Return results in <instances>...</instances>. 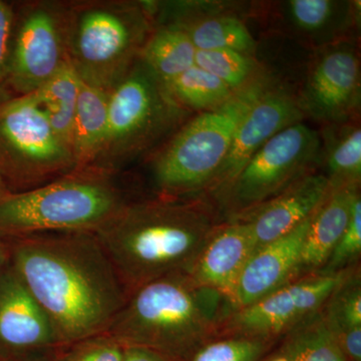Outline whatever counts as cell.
<instances>
[{"instance_id": "4dcf8cb0", "label": "cell", "mask_w": 361, "mask_h": 361, "mask_svg": "<svg viewBox=\"0 0 361 361\" xmlns=\"http://www.w3.org/2000/svg\"><path fill=\"white\" fill-rule=\"evenodd\" d=\"M361 253V200L357 197L345 231L317 274L331 275L350 268Z\"/></svg>"}, {"instance_id": "5b68a950", "label": "cell", "mask_w": 361, "mask_h": 361, "mask_svg": "<svg viewBox=\"0 0 361 361\" xmlns=\"http://www.w3.org/2000/svg\"><path fill=\"white\" fill-rule=\"evenodd\" d=\"M155 4H68L66 54L80 82L111 92L140 59L155 27Z\"/></svg>"}, {"instance_id": "7c38bea8", "label": "cell", "mask_w": 361, "mask_h": 361, "mask_svg": "<svg viewBox=\"0 0 361 361\" xmlns=\"http://www.w3.org/2000/svg\"><path fill=\"white\" fill-rule=\"evenodd\" d=\"M360 59L348 42L323 47L308 68L297 103L324 126L353 121L360 104Z\"/></svg>"}, {"instance_id": "ba28073f", "label": "cell", "mask_w": 361, "mask_h": 361, "mask_svg": "<svg viewBox=\"0 0 361 361\" xmlns=\"http://www.w3.org/2000/svg\"><path fill=\"white\" fill-rule=\"evenodd\" d=\"M73 170V152L52 129L35 92L0 104V176L7 188L28 191Z\"/></svg>"}, {"instance_id": "836d02e7", "label": "cell", "mask_w": 361, "mask_h": 361, "mask_svg": "<svg viewBox=\"0 0 361 361\" xmlns=\"http://www.w3.org/2000/svg\"><path fill=\"white\" fill-rule=\"evenodd\" d=\"M11 261V243L9 240L0 238V274Z\"/></svg>"}, {"instance_id": "83f0119b", "label": "cell", "mask_w": 361, "mask_h": 361, "mask_svg": "<svg viewBox=\"0 0 361 361\" xmlns=\"http://www.w3.org/2000/svg\"><path fill=\"white\" fill-rule=\"evenodd\" d=\"M195 65L219 78L235 92L264 78L253 56L229 49L197 51Z\"/></svg>"}, {"instance_id": "6da1fadb", "label": "cell", "mask_w": 361, "mask_h": 361, "mask_svg": "<svg viewBox=\"0 0 361 361\" xmlns=\"http://www.w3.org/2000/svg\"><path fill=\"white\" fill-rule=\"evenodd\" d=\"M8 240L11 267L49 317L61 345L108 331L128 294L94 233Z\"/></svg>"}, {"instance_id": "f1b7e54d", "label": "cell", "mask_w": 361, "mask_h": 361, "mask_svg": "<svg viewBox=\"0 0 361 361\" xmlns=\"http://www.w3.org/2000/svg\"><path fill=\"white\" fill-rule=\"evenodd\" d=\"M273 343L257 337H216L199 348L189 361H262Z\"/></svg>"}, {"instance_id": "4316f807", "label": "cell", "mask_w": 361, "mask_h": 361, "mask_svg": "<svg viewBox=\"0 0 361 361\" xmlns=\"http://www.w3.org/2000/svg\"><path fill=\"white\" fill-rule=\"evenodd\" d=\"M165 87L180 108L199 113L219 108L236 94L219 78L196 65Z\"/></svg>"}, {"instance_id": "2e32d148", "label": "cell", "mask_w": 361, "mask_h": 361, "mask_svg": "<svg viewBox=\"0 0 361 361\" xmlns=\"http://www.w3.org/2000/svg\"><path fill=\"white\" fill-rule=\"evenodd\" d=\"M329 190L326 176L313 171L292 183L274 198L233 220L244 221L248 225L253 253L307 220Z\"/></svg>"}, {"instance_id": "44dd1931", "label": "cell", "mask_w": 361, "mask_h": 361, "mask_svg": "<svg viewBox=\"0 0 361 361\" xmlns=\"http://www.w3.org/2000/svg\"><path fill=\"white\" fill-rule=\"evenodd\" d=\"M110 92L80 82L73 120V149L75 169L92 167L108 132Z\"/></svg>"}, {"instance_id": "1f68e13d", "label": "cell", "mask_w": 361, "mask_h": 361, "mask_svg": "<svg viewBox=\"0 0 361 361\" xmlns=\"http://www.w3.org/2000/svg\"><path fill=\"white\" fill-rule=\"evenodd\" d=\"M14 20L13 6L0 0V82L6 78Z\"/></svg>"}, {"instance_id": "cb8c5ba5", "label": "cell", "mask_w": 361, "mask_h": 361, "mask_svg": "<svg viewBox=\"0 0 361 361\" xmlns=\"http://www.w3.org/2000/svg\"><path fill=\"white\" fill-rule=\"evenodd\" d=\"M322 137V161L330 188L360 185L361 130L356 122L327 126Z\"/></svg>"}, {"instance_id": "7a4b0ae2", "label": "cell", "mask_w": 361, "mask_h": 361, "mask_svg": "<svg viewBox=\"0 0 361 361\" xmlns=\"http://www.w3.org/2000/svg\"><path fill=\"white\" fill-rule=\"evenodd\" d=\"M219 223L203 199L129 203L96 233L128 295L160 278L188 273Z\"/></svg>"}, {"instance_id": "5bb4252c", "label": "cell", "mask_w": 361, "mask_h": 361, "mask_svg": "<svg viewBox=\"0 0 361 361\" xmlns=\"http://www.w3.org/2000/svg\"><path fill=\"white\" fill-rule=\"evenodd\" d=\"M59 345L49 317L9 261L0 274V360L16 361Z\"/></svg>"}, {"instance_id": "52a82bcc", "label": "cell", "mask_w": 361, "mask_h": 361, "mask_svg": "<svg viewBox=\"0 0 361 361\" xmlns=\"http://www.w3.org/2000/svg\"><path fill=\"white\" fill-rule=\"evenodd\" d=\"M186 114L165 85L137 59L110 92L108 132L92 167L114 174L116 168L155 145Z\"/></svg>"}, {"instance_id": "4fadbf2b", "label": "cell", "mask_w": 361, "mask_h": 361, "mask_svg": "<svg viewBox=\"0 0 361 361\" xmlns=\"http://www.w3.org/2000/svg\"><path fill=\"white\" fill-rule=\"evenodd\" d=\"M303 118L296 97L271 85L240 123L231 148L206 190L207 196L221 203L251 157L273 135Z\"/></svg>"}, {"instance_id": "7402d4cb", "label": "cell", "mask_w": 361, "mask_h": 361, "mask_svg": "<svg viewBox=\"0 0 361 361\" xmlns=\"http://www.w3.org/2000/svg\"><path fill=\"white\" fill-rule=\"evenodd\" d=\"M348 361H361V278L350 270L322 308Z\"/></svg>"}, {"instance_id": "8992f818", "label": "cell", "mask_w": 361, "mask_h": 361, "mask_svg": "<svg viewBox=\"0 0 361 361\" xmlns=\"http://www.w3.org/2000/svg\"><path fill=\"white\" fill-rule=\"evenodd\" d=\"M271 85L267 78H260L219 108L199 114L173 135L152 165L160 198L185 200L205 193L242 120Z\"/></svg>"}, {"instance_id": "8d00e7d4", "label": "cell", "mask_w": 361, "mask_h": 361, "mask_svg": "<svg viewBox=\"0 0 361 361\" xmlns=\"http://www.w3.org/2000/svg\"><path fill=\"white\" fill-rule=\"evenodd\" d=\"M269 361H288L286 360V358L283 357V356L281 355H276L274 356V357L271 358Z\"/></svg>"}, {"instance_id": "3957f363", "label": "cell", "mask_w": 361, "mask_h": 361, "mask_svg": "<svg viewBox=\"0 0 361 361\" xmlns=\"http://www.w3.org/2000/svg\"><path fill=\"white\" fill-rule=\"evenodd\" d=\"M236 310L227 296L200 286L187 273H176L130 293L106 334L123 346L189 361L204 344L219 336Z\"/></svg>"}, {"instance_id": "e575fe53", "label": "cell", "mask_w": 361, "mask_h": 361, "mask_svg": "<svg viewBox=\"0 0 361 361\" xmlns=\"http://www.w3.org/2000/svg\"><path fill=\"white\" fill-rule=\"evenodd\" d=\"M16 361H56V360H54V349H52V350L33 353Z\"/></svg>"}, {"instance_id": "9a60e30c", "label": "cell", "mask_w": 361, "mask_h": 361, "mask_svg": "<svg viewBox=\"0 0 361 361\" xmlns=\"http://www.w3.org/2000/svg\"><path fill=\"white\" fill-rule=\"evenodd\" d=\"M314 213L292 231L251 254L233 297L237 310L264 298L299 278L303 244Z\"/></svg>"}, {"instance_id": "30bf717a", "label": "cell", "mask_w": 361, "mask_h": 361, "mask_svg": "<svg viewBox=\"0 0 361 361\" xmlns=\"http://www.w3.org/2000/svg\"><path fill=\"white\" fill-rule=\"evenodd\" d=\"M68 4L32 1L14 20L6 80L16 96L37 92L68 63Z\"/></svg>"}, {"instance_id": "d590c367", "label": "cell", "mask_w": 361, "mask_h": 361, "mask_svg": "<svg viewBox=\"0 0 361 361\" xmlns=\"http://www.w3.org/2000/svg\"><path fill=\"white\" fill-rule=\"evenodd\" d=\"M9 193H11V191H9L8 188H7L6 183H4V179L1 178V176H0V200L4 199V197Z\"/></svg>"}, {"instance_id": "d6a6232c", "label": "cell", "mask_w": 361, "mask_h": 361, "mask_svg": "<svg viewBox=\"0 0 361 361\" xmlns=\"http://www.w3.org/2000/svg\"><path fill=\"white\" fill-rule=\"evenodd\" d=\"M123 361H176L169 356L139 346H123Z\"/></svg>"}, {"instance_id": "8fae6325", "label": "cell", "mask_w": 361, "mask_h": 361, "mask_svg": "<svg viewBox=\"0 0 361 361\" xmlns=\"http://www.w3.org/2000/svg\"><path fill=\"white\" fill-rule=\"evenodd\" d=\"M350 270L349 268L331 275H308L294 280L264 298L235 310L226 320L219 336L276 341L278 336L322 310Z\"/></svg>"}, {"instance_id": "e0dca14e", "label": "cell", "mask_w": 361, "mask_h": 361, "mask_svg": "<svg viewBox=\"0 0 361 361\" xmlns=\"http://www.w3.org/2000/svg\"><path fill=\"white\" fill-rule=\"evenodd\" d=\"M252 251L247 223L229 220L214 230L187 274L200 286L220 292L233 301L240 274Z\"/></svg>"}, {"instance_id": "d6986e66", "label": "cell", "mask_w": 361, "mask_h": 361, "mask_svg": "<svg viewBox=\"0 0 361 361\" xmlns=\"http://www.w3.org/2000/svg\"><path fill=\"white\" fill-rule=\"evenodd\" d=\"M280 7L285 25L322 47L344 42L357 8L353 2L337 0H289Z\"/></svg>"}, {"instance_id": "ffe728a7", "label": "cell", "mask_w": 361, "mask_h": 361, "mask_svg": "<svg viewBox=\"0 0 361 361\" xmlns=\"http://www.w3.org/2000/svg\"><path fill=\"white\" fill-rule=\"evenodd\" d=\"M182 6L169 23L186 33L197 51L229 49L253 56L257 44L243 20L231 13H203L195 11L193 4Z\"/></svg>"}, {"instance_id": "74e56055", "label": "cell", "mask_w": 361, "mask_h": 361, "mask_svg": "<svg viewBox=\"0 0 361 361\" xmlns=\"http://www.w3.org/2000/svg\"><path fill=\"white\" fill-rule=\"evenodd\" d=\"M0 361H1V360H0Z\"/></svg>"}, {"instance_id": "f546056e", "label": "cell", "mask_w": 361, "mask_h": 361, "mask_svg": "<svg viewBox=\"0 0 361 361\" xmlns=\"http://www.w3.org/2000/svg\"><path fill=\"white\" fill-rule=\"evenodd\" d=\"M56 361H123V345L110 334H97L54 349Z\"/></svg>"}, {"instance_id": "9c48e42d", "label": "cell", "mask_w": 361, "mask_h": 361, "mask_svg": "<svg viewBox=\"0 0 361 361\" xmlns=\"http://www.w3.org/2000/svg\"><path fill=\"white\" fill-rule=\"evenodd\" d=\"M322 163L319 133L302 122L270 137L247 161L221 202L229 219L274 198Z\"/></svg>"}, {"instance_id": "277c9868", "label": "cell", "mask_w": 361, "mask_h": 361, "mask_svg": "<svg viewBox=\"0 0 361 361\" xmlns=\"http://www.w3.org/2000/svg\"><path fill=\"white\" fill-rule=\"evenodd\" d=\"M113 173L75 169L51 183L0 200V238L54 233H94L128 203Z\"/></svg>"}, {"instance_id": "484cf974", "label": "cell", "mask_w": 361, "mask_h": 361, "mask_svg": "<svg viewBox=\"0 0 361 361\" xmlns=\"http://www.w3.org/2000/svg\"><path fill=\"white\" fill-rule=\"evenodd\" d=\"M80 87V80L68 61L49 82L35 92L52 129L71 149Z\"/></svg>"}, {"instance_id": "d4e9b609", "label": "cell", "mask_w": 361, "mask_h": 361, "mask_svg": "<svg viewBox=\"0 0 361 361\" xmlns=\"http://www.w3.org/2000/svg\"><path fill=\"white\" fill-rule=\"evenodd\" d=\"M277 355L288 361H348L322 310L284 334Z\"/></svg>"}, {"instance_id": "ac0fdd59", "label": "cell", "mask_w": 361, "mask_h": 361, "mask_svg": "<svg viewBox=\"0 0 361 361\" xmlns=\"http://www.w3.org/2000/svg\"><path fill=\"white\" fill-rule=\"evenodd\" d=\"M360 185L330 188L318 207L304 241L299 278L317 274L345 231L353 205L360 197Z\"/></svg>"}, {"instance_id": "603a6c76", "label": "cell", "mask_w": 361, "mask_h": 361, "mask_svg": "<svg viewBox=\"0 0 361 361\" xmlns=\"http://www.w3.org/2000/svg\"><path fill=\"white\" fill-rule=\"evenodd\" d=\"M196 52L186 33L168 23L154 27L140 59L166 87L195 66Z\"/></svg>"}]
</instances>
